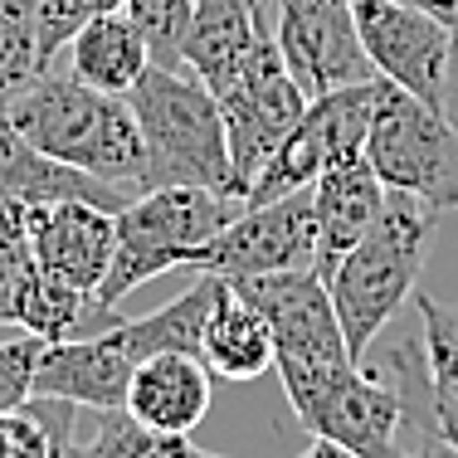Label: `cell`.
Returning <instances> with one entry per match:
<instances>
[{
	"label": "cell",
	"mask_w": 458,
	"mask_h": 458,
	"mask_svg": "<svg viewBox=\"0 0 458 458\" xmlns=\"http://www.w3.org/2000/svg\"><path fill=\"white\" fill-rule=\"evenodd\" d=\"M0 113L45 157L89 171L127 195L147 191V147H141V127L127 98L98 93L73 73L45 69L25 93L0 103Z\"/></svg>",
	"instance_id": "cell-1"
},
{
	"label": "cell",
	"mask_w": 458,
	"mask_h": 458,
	"mask_svg": "<svg viewBox=\"0 0 458 458\" xmlns=\"http://www.w3.org/2000/svg\"><path fill=\"white\" fill-rule=\"evenodd\" d=\"M439 210L405 191H386L376 225L361 234V244L332 268L327 293H332L336 322H342L352 361H366L376 336L395 322V312L420 293V274L429 259V239Z\"/></svg>",
	"instance_id": "cell-2"
},
{
	"label": "cell",
	"mask_w": 458,
	"mask_h": 458,
	"mask_svg": "<svg viewBox=\"0 0 458 458\" xmlns=\"http://www.w3.org/2000/svg\"><path fill=\"white\" fill-rule=\"evenodd\" d=\"M147 147V191L157 185H200V191L244 200V185L234 176L229 132L215 93L195 73L151 64L141 83L127 93Z\"/></svg>",
	"instance_id": "cell-3"
},
{
	"label": "cell",
	"mask_w": 458,
	"mask_h": 458,
	"mask_svg": "<svg viewBox=\"0 0 458 458\" xmlns=\"http://www.w3.org/2000/svg\"><path fill=\"white\" fill-rule=\"evenodd\" d=\"M239 210H244V200L200 191V185H157V191L132 195L117 210V249H113V268L98 288V302L117 308L141 283L171 274V268H191V259Z\"/></svg>",
	"instance_id": "cell-4"
},
{
	"label": "cell",
	"mask_w": 458,
	"mask_h": 458,
	"mask_svg": "<svg viewBox=\"0 0 458 458\" xmlns=\"http://www.w3.org/2000/svg\"><path fill=\"white\" fill-rule=\"evenodd\" d=\"M283 376L298 424L312 439H332L356 458L395 454L405 429V400L376 361H327V366H274Z\"/></svg>",
	"instance_id": "cell-5"
},
{
	"label": "cell",
	"mask_w": 458,
	"mask_h": 458,
	"mask_svg": "<svg viewBox=\"0 0 458 458\" xmlns=\"http://www.w3.org/2000/svg\"><path fill=\"white\" fill-rule=\"evenodd\" d=\"M361 157L386 191L420 195L429 210H458V127L414 93L380 83Z\"/></svg>",
	"instance_id": "cell-6"
},
{
	"label": "cell",
	"mask_w": 458,
	"mask_h": 458,
	"mask_svg": "<svg viewBox=\"0 0 458 458\" xmlns=\"http://www.w3.org/2000/svg\"><path fill=\"white\" fill-rule=\"evenodd\" d=\"M361 49L376 73L420 103L439 107L458 123V73H454V25L410 0H352Z\"/></svg>",
	"instance_id": "cell-7"
},
{
	"label": "cell",
	"mask_w": 458,
	"mask_h": 458,
	"mask_svg": "<svg viewBox=\"0 0 458 458\" xmlns=\"http://www.w3.org/2000/svg\"><path fill=\"white\" fill-rule=\"evenodd\" d=\"M380 83L386 79L352 83V89L312 98L308 113L298 117V127L283 137V147L254 176L244 205H268V200H283V195H293V191H312V181H318L327 166L356 157V151L366 147V127H370V113H376Z\"/></svg>",
	"instance_id": "cell-8"
},
{
	"label": "cell",
	"mask_w": 458,
	"mask_h": 458,
	"mask_svg": "<svg viewBox=\"0 0 458 458\" xmlns=\"http://www.w3.org/2000/svg\"><path fill=\"white\" fill-rule=\"evenodd\" d=\"M225 117V132H229V157H234V176L239 185H254V176L268 166V157L283 147V137L298 127V117L308 113V98L293 83L288 64L278 54L274 25L259 35L249 64L239 69V79L215 98Z\"/></svg>",
	"instance_id": "cell-9"
},
{
	"label": "cell",
	"mask_w": 458,
	"mask_h": 458,
	"mask_svg": "<svg viewBox=\"0 0 458 458\" xmlns=\"http://www.w3.org/2000/svg\"><path fill=\"white\" fill-rule=\"evenodd\" d=\"M293 268H318L312 191H293L268 205H244L191 259V274H210V278H264V274H293Z\"/></svg>",
	"instance_id": "cell-10"
},
{
	"label": "cell",
	"mask_w": 458,
	"mask_h": 458,
	"mask_svg": "<svg viewBox=\"0 0 458 458\" xmlns=\"http://www.w3.org/2000/svg\"><path fill=\"white\" fill-rule=\"evenodd\" d=\"M123 312L39 274L20 205L0 200V327H20L45 342H73L113 327Z\"/></svg>",
	"instance_id": "cell-11"
},
{
	"label": "cell",
	"mask_w": 458,
	"mask_h": 458,
	"mask_svg": "<svg viewBox=\"0 0 458 458\" xmlns=\"http://www.w3.org/2000/svg\"><path fill=\"white\" fill-rule=\"evenodd\" d=\"M274 39H278V54L288 64L293 83L302 89L308 103L322 93L380 79L376 64L361 49L352 0H278Z\"/></svg>",
	"instance_id": "cell-12"
},
{
	"label": "cell",
	"mask_w": 458,
	"mask_h": 458,
	"mask_svg": "<svg viewBox=\"0 0 458 458\" xmlns=\"http://www.w3.org/2000/svg\"><path fill=\"white\" fill-rule=\"evenodd\" d=\"M259 318L274 332V366H327V361H352L346 352L342 322H336L332 293L318 268H293V274H264V278H229Z\"/></svg>",
	"instance_id": "cell-13"
},
{
	"label": "cell",
	"mask_w": 458,
	"mask_h": 458,
	"mask_svg": "<svg viewBox=\"0 0 458 458\" xmlns=\"http://www.w3.org/2000/svg\"><path fill=\"white\" fill-rule=\"evenodd\" d=\"M25 234L35 249L39 274L64 288L98 298L117 249V215L89 200H54V205H20Z\"/></svg>",
	"instance_id": "cell-14"
},
{
	"label": "cell",
	"mask_w": 458,
	"mask_h": 458,
	"mask_svg": "<svg viewBox=\"0 0 458 458\" xmlns=\"http://www.w3.org/2000/svg\"><path fill=\"white\" fill-rule=\"evenodd\" d=\"M137 352L123 336V318L103 332L73 336V342H49L35 370V395L69 400V405L89 410H123L127 386L137 376Z\"/></svg>",
	"instance_id": "cell-15"
},
{
	"label": "cell",
	"mask_w": 458,
	"mask_h": 458,
	"mask_svg": "<svg viewBox=\"0 0 458 458\" xmlns=\"http://www.w3.org/2000/svg\"><path fill=\"white\" fill-rule=\"evenodd\" d=\"M0 200L5 205H54V200H89L103 210H123L132 195L117 191V185L89 176L79 166H64V161L45 157L5 113H0Z\"/></svg>",
	"instance_id": "cell-16"
},
{
	"label": "cell",
	"mask_w": 458,
	"mask_h": 458,
	"mask_svg": "<svg viewBox=\"0 0 458 458\" xmlns=\"http://www.w3.org/2000/svg\"><path fill=\"white\" fill-rule=\"evenodd\" d=\"M380 205H386V185L370 171V161L356 157L327 166L312 181V210H318V274L332 278V268L361 244V234L376 225Z\"/></svg>",
	"instance_id": "cell-17"
},
{
	"label": "cell",
	"mask_w": 458,
	"mask_h": 458,
	"mask_svg": "<svg viewBox=\"0 0 458 458\" xmlns=\"http://www.w3.org/2000/svg\"><path fill=\"white\" fill-rule=\"evenodd\" d=\"M264 30H268V15L254 0H195L191 30H185V45H181V69L195 73L220 98L249 64Z\"/></svg>",
	"instance_id": "cell-18"
},
{
	"label": "cell",
	"mask_w": 458,
	"mask_h": 458,
	"mask_svg": "<svg viewBox=\"0 0 458 458\" xmlns=\"http://www.w3.org/2000/svg\"><path fill=\"white\" fill-rule=\"evenodd\" d=\"M215 386L210 366L191 352H161L137 366L132 386H127V414L141 420L147 429L161 434H191L195 424L210 414Z\"/></svg>",
	"instance_id": "cell-19"
},
{
	"label": "cell",
	"mask_w": 458,
	"mask_h": 458,
	"mask_svg": "<svg viewBox=\"0 0 458 458\" xmlns=\"http://www.w3.org/2000/svg\"><path fill=\"white\" fill-rule=\"evenodd\" d=\"M200 361L220 380H259L278 361L268 322L259 318V308L229 278H215V302H210V318H205Z\"/></svg>",
	"instance_id": "cell-20"
},
{
	"label": "cell",
	"mask_w": 458,
	"mask_h": 458,
	"mask_svg": "<svg viewBox=\"0 0 458 458\" xmlns=\"http://www.w3.org/2000/svg\"><path fill=\"white\" fill-rule=\"evenodd\" d=\"M151 69V49L141 39V30L117 10V15H98L79 35L69 39V73L79 83H89L98 93L127 98L141 83V73Z\"/></svg>",
	"instance_id": "cell-21"
},
{
	"label": "cell",
	"mask_w": 458,
	"mask_h": 458,
	"mask_svg": "<svg viewBox=\"0 0 458 458\" xmlns=\"http://www.w3.org/2000/svg\"><path fill=\"white\" fill-rule=\"evenodd\" d=\"M420 312V336H424V366H429V400H434V424L458 454V302H439L414 293Z\"/></svg>",
	"instance_id": "cell-22"
},
{
	"label": "cell",
	"mask_w": 458,
	"mask_h": 458,
	"mask_svg": "<svg viewBox=\"0 0 458 458\" xmlns=\"http://www.w3.org/2000/svg\"><path fill=\"white\" fill-rule=\"evenodd\" d=\"M69 458H220L200 444H191V434H161L132 420L127 410H98L93 439L73 444Z\"/></svg>",
	"instance_id": "cell-23"
},
{
	"label": "cell",
	"mask_w": 458,
	"mask_h": 458,
	"mask_svg": "<svg viewBox=\"0 0 458 458\" xmlns=\"http://www.w3.org/2000/svg\"><path fill=\"white\" fill-rule=\"evenodd\" d=\"M49 69L39 49V0H0V103L25 93Z\"/></svg>",
	"instance_id": "cell-24"
},
{
	"label": "cell",
	"mask_w": 458,
	"mask_h": 458,
	"mask_svg": "<svg viewBox=\"0 0 458 458\" xmlns=\"http://www.w3.org/2000/svg\"><path fill=\"white\" fill-rule=\"evenodd\" d=\"M123 15L141 30V39L151 49V64L181 69V45H185V30H191L195 0H127Z\"/></svg>",
	"instance_id": "cell-25"
},
{
	"label": "cell",
	"mask_w": 458,
	"mask_h": 458,
	"mask_svg": "<svg viewBox=\"0 0 458 458\" xmlns=\"http://www.w3.org/2000/svg\"><path fill=\"white\" fill-rule=\"evenodd\" d=\"M127 0H39V49L54 64V54L69 49V39L79 35L89 20L117 15Z\"/></svg>",
	"instance_id": "cell-26"
},
{
	"label": "cell",
	"mask_w": 458,
	"mask_h": 458,
	"mask_svg": "<svg viewBox=\"0 0 458 458\" xmlns=\"http://www.w3.org/2000/svg\"><path fill=\"white\" fill-rule=\"evenodd\" d=\"M45 346L49 342L35 332L15 336V342H0V410H20L35 395V370H39Z\"/></svg>",
	"instance_id": "cell-27"
},
{
	"label": "cell",
	"mask_w": 458,
	"mask_h": 458,
	"mask_svg": "<svg viewBox=\"0 0 458 458\" xmlns=\"http://www.w3.org/2000/svg\"><path fill=\"white\" fill-rule=\"evenodd\" d=\"M298 458H356V454H346L342 444H332V439H312Z\"/></svg>",
	"instance_id": "cell-28"
},
{
	"label": "cell",
	"mask_w": 458,
	"mask_h": 458,
	"mask_svg": "<svg viewBox=\"0 0 458 458\" xmlns=\"http://www.w3.org/2000/svg\"><path fill=\"white\" fill-rule=\"evenodd\" d=\"M0 458H10V414L0 410Z\"/></svg>",
	"instance_id": "cell-29"
},
{
	"label": "cell",
	"mask_w": 458,
	"mask_h": 458,
	"mask_svg": "<svg viewBox=\"0 0 458 458\" xmlns=\"http://www.w3.org/2000/svg\"><path fill=\"white\" fill-rule=\"evenodd\" d=\"M454 73H458V25H454Z\"/></svg>",
	"instance_id": "cell-30"
},
{
	"label": "cell",
	"mask_w": 458,
	"mask_h": 458,
	"mask_svg": "<svg viewBox=\"0 0 458 458\" xmlns=\"http://www.w3.org/2000/svg\"><path fill=\"white\" fill-rule=\"evenodd\" d=\"M254 5H264V0H254Z\"/></svg>",
	"instance_id": "cell-31"
},
{
	"label": "cell",
	"mask_w": 458,
	"mask_h": 458,
	"mask_svg": "<svg viewBox=\"0 0 458 458\" xmlns=\"http://www.w3.org/2000/svg\"><path fill=\"white\" fill-rule=\"evenodd\" d=\"M454 127H458V123H454Z\"/></svg>",
	"instance_id": "cell-32"
}]
</instances>
